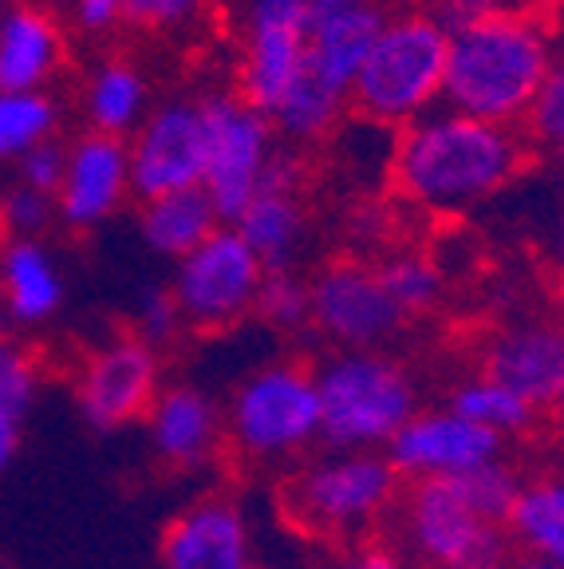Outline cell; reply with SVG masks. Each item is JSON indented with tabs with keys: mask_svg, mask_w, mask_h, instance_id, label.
<instances>
[{
	"mask_svg": "<svg viewBox=\"0 0 564 569\" xmlns=\"http://www.w3.org/2000/svg\"><path fill=\"white\" fill-rule=\"evenodd\" d=\"M525 159V139L513 127L434 107L431 116L403 127L391 151V174L403 198L423 210L462 213L502 194Z\"/></svg>",
	"mask_w": 564,
	"mask_h": 569,
	"instance_id": "cell-1",
	"label": "cell"
},
{
	"mask_svg": "<svg viewBox=\"0 0 564 569\" xmlns=\"http://www.w3.org/2000/svg\"><path fill=\"white\" fill-rule=\"evenodd\" d=\"M556 40L541 17H485L450 28L442 107L482 123L513 127L530 119Z\"/></svg>",
	"mask_w": 564,
	"mask_h": 569,
	"instance_id": "cell-2",
	"label": "cell"
},
{
	"mask_svg": "<svg viewBox=\"0 0 564 569\" xmlns=\"http://www.w3.org/2000/svg\"><path fill=\"white\" fill-rule=\"evenodd\" d=\"M312 383L328 451H387L423 408L415 376L380 348H335L312 368Z\"/></svg>",
	"mask_w": 564,
	"mask_h": 569,
	"instance_id": "cell-3",
	"label": "cell"
},
{
	"mask_svg": "<svg viewBox=\"0 0 564 569\" xmlns=\"http://www.w3.org/2000/svg\"><path fill=\"white\" fill-rule=\"evenodd\" d=\"M403 479L383 451L312 455L284 479L281 507L300 533L360 542L399 507Z\"/></svg>",
	"mask_w": 564,
	"mask_h": 569,
	"instance_id": "cell-4",
	"label": "cell"
},
{
	"mask_svg": "<svg viewBox=\"0 0 564 569\" xmlns=\"http://www.w3.org/2000/svg\"><path fill=\"white\" fill-rule=\"evenodd\" d=\"M450 28L431 12L387 17L380 40L355 76L352 99L371 123L411 127L442 107Z\"/></svg>",
	"mask_w": 564,
	"mask_h": 569,
	"instance_id": "cell-5",
	"label": "cell"
},
{
	"mask_svg": "<svg viewBox=\"0 0 564 569\" xmlns=\"http://www.w3.org/2000/svg\"><path fill=\"white\" fill-rule=\"evenodd\" d=\"M225 447L249 467H284L320 443L312 368L276 360L249 372L225 403Z\"/></svg>",
	"mask_w": 564,
	"mask_h": 569,
	"instance_id": "cell-6",
	"label": "cell"
},
{
	"mask_svg": "<svg viewBox=\"0 0 564 569\" xmlns=\"http://www.w3.org/2000/svg\"><path fill=\"white\" fill-rule=\"evenodd\" d=\"M399 533L426 569H490L505 558V526L482 518L454 482H411L399 495Z\"/></svg>",
	"mask_w": 564,
	"mask_h": 569,
	"instance_id": "cell-7",
	"label": "cell"
},
{
	"mask_svg": "<svg viewBox=\"0 0 564 569\" xmlns=\"http://www.w3.org/2000/svg\"><path fill=\"white\" fill-rule=\"evenodd\" d=\"M261 284H265V266L256 261V253L233 226H218L194 253L178 261L170 293L190 329L221 332L256 309Z\"/></svg>",
	"mask_w": 564,
	"mask_h": 569,
	"instance_id": "cell-8",
	"label": "cell"
},
{
	"mask_svg": "<svg viewBox=\"0 0 564 569\" xmlns=\"http://www.w3.org/2000/svg\"><path fill=\"white\" fill-rule=\"evenodd\" d=\"M205 174L202 190L221 226H233L261 194V178L273 159V123L241 96H213L202 103Z\"/></svg>",
	"mask_w": 564,
	"mask_h": 569,
	"instance_id": "cell-9",
	"label": "cell"
},
{
	"mask_svg": "<svg viewBox=\"0 0 564 569\" xmlns=\"http://www.w3.org/2000/svg\"><path fill=\"white\" fill-rule=\"evenodd\" d=\"M245 56H241V99L261 116L309 80V0H238Z\"/></svg>",
	"mask_w": 564,
	"mask_h": 569,
	"instance_id": "cell-10",
	"label": "cell"
},
{
	"mask_svg": "<svg viewBox=\"0 0 564 569\" xmlns=\"http://www.w3.org/2000/svg\"><path fill=\"white\" fill-rule=\"evenodd\" d=\"M159 391V352L131 332L91 348L75 372V408L91 431H123V427L147 419Z\"/></svg>",
	"mask_w": 564,
	"mask_h": 569,
	"instance_id": "cell-11",
	"label": "cell"
},
{
	"mask_svg": "<svg viewBox=\"0 0 564 569\" xmlns=\"http://www.w3.org/2000/svg\"><path fill=\"white\" fill-rule=\"evenodd\" d=\"M505 439L462 419L454 408H419L387 443V459L403 482H450L497 462Z\"/></svg>",
	"mask_w": 564,
	"mask_h": 569,
	"instance_id": "cell-12",
	"label": "cell"
},
{
	"mask_svg": "<svg viewBox=\"0 0 564 569\" xmlns=\"http://www.w3.org/2000/svg\"><path fill=\"white\" fill-rule=\"evenodd\" d=\"M131 159V190L150 202V198L178 194V190L202 187L205 174V123L202 103H174L159 107L147 123H139Z\"/></svg>",
	"mask_w": 564,
	"mask_h": 569,
	"instance_id": "cell-13",
	"label": "cell"
},
{
	"mask_svg": "<svg viewBox=\"0 0 564 569\" xmlns=\"http://www.w3.org/2000/svg\"><path fill=\"white\" fill-rule=\"evenodd\" d=\"M312 329L335 348H375L391 340L403 325L399 309L387 301L375 269L355 261H335L309 281Z\"/></svg>",
	"mask_w": 564,
	"mask_h": 569,
	"instance_id": "cell-14",
	"label": "cell"
},
{
	"mask_svg": "<svg viewBox=\"0 0 564 569\" xmlns=\"http://www.w3.org/2000/svg\"><path fill=\"white\" fill-rule=\"evenodd\" d=\"M162 569H261L245 510L230 495H202L174 515L159 542Z\"/></svg>",
	"mask_w": 564,
	"mask_h": 569,
	"instance_id": "cell-15",
	"label": "cell"
},
{
	"mask_svg": "<svg viewBox=\"0 0 564 569\" xmlns=\"http://www.w3.org/2000/svg\"><path fill=\"white\" fill-rule=\"evenodd\" d=\"M150 451L174 471H198L225 447V411L198 383H170L147 411Z\"/></svg>",
	"mask_w": 564,
	"mask_h": 569,
	"instance_id": "cell-16",
	"label": "cell"
},
{
	"mask_svg": "<svg viewBox=\"0 0 564 569\" xmlns=\"http://www.w3.org/2000/svg\"><path fill=\"white\" fill-rule=\"evenodd\" d=\"M482 372L517 391L533 408H553L564 388V325L521 320L502 329L485 348Z\"/></svg>",
	"mask_w": 564,
	"mask_h": 569,
	"instance_id": "cell-17",
	"label": "cell"
},
{
	"mask_svg": "<svg viewBox=\"0 0 564 569\" xmlns=\"http://www.w3.org/2000/svg\"><path fill=\"white\" fill-rule=\"evenodd\" d=\"M131 190V159L123 139L111 134H88L68 151L63 187L56 190V210L75 230H91L119 210Z\"/></svg>",
	"mask_w": 564,
	"mask_h": 569,
	"instance_id": "cell-18",
	"label": "cell"
},
{
	"mask_svg": "<svg viewBox=\"0 0 564 569\" xmlns=\"http://www.w3.org/2000/svg\"><path fill=\"white\" fill-rule=\"evenodd\" d=\"M391 12L380 0H360L352 9L309 20V76L335 99H348L363 60L371 56Z\"/></svg>",
	"mask_w": 564,
	"mask_h": 569,
	"instance_id": "cell-19",
	"label": "cell"
},
{
	"mask_svg": "<svg viewBox=\"0 0 564 569\" xmlns=\"http://www.w3.org/2000/svg\"><path fill=\"white\" fill-rule=\"evenodd\" d=\"M4 312L17 325H44L63 305V277L40 238H9L0 249Z\"/></svg>",
	"mask_w": 564,
	"mask_h": 569,
	"instance_id": "cell-20",
	"label": "cell"
},
{
	"mask_svg": "<svg viewBox=\"0 0 564 569\" xmlns=\"http://www.w3.org/2000/svg\"><path fill=\"white\" fill-rule=\"evenodd\" d=\"M505 538L521 550V558L548 569H564V475L521 479L505 518Z\"/></svg>",
	"mask_w": 564,
	"mask_h": 569,
	"instance_id": "cell-21",
	"label": "cell"
},
{
	"mask_svg": "<svg viewBox=\"0 0 564 569\" xmlns=\"http://www.w3.org/2000/svg\"><path fill=\"white\" fill-rule=\"evenodd\" d=\"M60 63V32L36 9L0 17V91H40Z\"/></svg>",
	"mask_w": 564,
	"mask_h": 569,
	"instance_id": "cell-22",
	"label": "cell"
},
{
	"mask_svg": "<svg viewBox=\"0 0 564 569\" xmlns=\"http://www.w3.org/2000/svg\"><path fill=\"white\" fill-rule=\"evenodd\" d=\"M233 230L256 253L265 273H292V261L304 246V206L296 190H261L233 222Z\"/></svg>",
	"mask_w": 564,
	"mask_h": 569,
	"instance_id": "cell-23",
	"label": "cell"
},
{
	"mask_svg": "<svg viewBox=\"0 0 564 569\" xmlns=\"http://www.w3.org/2000/svg\"><path fill=\"white\" fill-rule=\"evenodd\" d=\"M142 238L147 246L159 253V258H174L182 261L185 253H194L205 238L221 226L218 210L205 198L202 187L194 190H178V194H162L150 198L142 206Z\"/></svg>",
	"mask_w": 564,
	"mask_h": 569,
	"instance_id": "cell-24",
	"label": "cell"
},
{
	"mask_svg": "<svg viewBox=\"0 0 564 569\" xmlns=\"http://www.w3.org/2000/svg\"><path fill=\"white\" fill-rule=\"evenodd\" d=\"M446 408H454L462 419H470V423H477L482 431H490L497 439L525 436L537 423V408L533 403H525L517 391L490 380L485 372L470 376V380H462L459 388L450 391Z\"/></svg>",
	"mask_w": 564,
	"mask_h": 569,
	"instance_id": "cell-25",
	"label": "cell"
},
{
	"mask_svg": "<svg viewBox=\"0 0 564 569\" xmlns=\"http://www.w3.org/2000/svg\"><path fill=\"white\" fill-rule=\"evenodd\" d=\"M142 107H147V83L134 68L127 63H107L95 71L88 91V116L95 123L99 134H119L134 131L142 119Z\"/></svg>",
	"mask_w": 564,
	"mask_h": 569,
	"instance_id": "cell-26",
	"label": "cell"
},
{
	"mask_svg": "<svg viewBox=\"0 0 564 569\" xmlns=\"http://www.w3.org/2000/svg\"><path fill=\"white\" fill-rule=\"evenodd\" d=\"M56 131V107L44 91H0V159H24Z\"/></svg>",
	"mask_w": 564,
	"mask_h": 569,
	"instance_id": "cell-27",
	"label": "cell"
},
{
	"mask_svg": "<svg viewBox=\"0 0 564 569\" xmlns=\"http://www.w3.org/2000/svg\"><path fill=\"white\" fill-rule=\"evenodd\" d=\"M387 301L399 309V317H419V312L434 309L442 297V273L434 261L419 258V253H399V258L383 261L375 269Z\"/></svg>",
	"mask_w": 564,
	"mask_h": 569,
	"instance_id": "cell-28",
	"label": "cell"
},
{
	"mask_svg": "<svg viewBox=\"0 0 564 569\" xmlns=\"http://www.w3.org/2000/svg\"><path fill=\"white\" fill-rule=\"evenodd\" d=\"M340 111H344V99H335L332 91H324L309 76V80L300 83V88L276 107L273 116H269V123H273V131H281L284 139H292V142H316L320 134L332 131Z\"/></svg>",
	"mask_w": 564,
	"mask_h": 569,
	"instance_id": "cell-29",
	"label": "cell"
},
{
	"mask_svg": "<svg viewBox=\"0 0 564 569\" xmlns=\"http://www.w3.org/2000/svg\"><path fill=\"white\" fill-rule=\"evenodd\" d=\"M44 372H40V356L20 337L0 332V411L24 419V411L40 400Z\"/></svg>",
	"mask_w": 564,
	"mask_h": 569,
	"instance_id": "cell-30",
	"label": "cell"
},
{
	"mask_svg": "<svg viewBox=\"0 0 564 569\" xmlns=\"http://www.w3.org/2000/svg\"><path fill=\"white\" fill-rule=\"evenodd\" d=\"M253 312L276 332H304L312 325L309 281H300L296 273H265Z\"/></svg>",
	"mask_w": 564,
	"mask_h": 569,
	"instance_id": "cell-31",
	"label": "cell"
},
{
	"mask_svg": "<svg viewBox=\"0 0 564 569\" xmlns=\"http://www.w3.org/2000/svg\"><path fill=\"white\" fill-rule=\"evenodd\" d=\"M450 482L462 490V498H466L477 515L490 518V522H497V526H505L513 498H517V490H521V475L513 471L505 459L485 462V467H477V471L462 475V479H450Z\"/></svg>",
	"mask_w": 564,
	"mask_h": 569,
	"instance_id": "cell-32",
	"label": "cell"
},
{
	"mask_svg": "<svg viewBox=\"0 0 564 569\" xmlns=\"http://www.w3.org/2000/svg\"><path fill=\"white\" fill-rule=\"evenodd\" d=\"M530 131H533V139H537L548 154H556V162L564 167V52H556L545 88H541L537 103H533Z\"/></svg>",
	"mask_w": 564,
	"mask_h": 569,
	"instance_id": "cell-33",
	"label": "cell"
},
{
	"mask_svg": "<svg viewBox=\"0 0 564 569\" xmlns=\"http://www.w3.org/2000/svg\"><path fill=\"white\" fill-rule=\"evenodd\" d=\"M182 329H185V320H182V312H178L174 293H170V289H159V284L142 289L139 301H134V332L131 337H139L142 345L159 352V348H167Z\"/></svg>",
	"mask_w": 564,
	"mask_h": 569,
	"instance_id": "cell-34",
	"label": "cell"
},
{
	"mask_svg": "<svg viewBox=\"0 0 564 569\" xmlns=\"http://www.w3.org/2000/svg\"><path fill=\"white\" fill-rule=\"evenodd\" d=\"M0 206H4V230H9V238H40L56 213V198L40 194L32 187L9 190V194L0 198Z\"/></svg>",
	"mask_w": 564,
	"mask_h": 569,
	"instance_id": "cell-35",
	"label": "cell"
},
{
	"mask_svg": "<svg viewBox=\"0 0 564 569\" xmlns=\"http://www.w3.org/2000/svg\"><path fill=\"white\" fill-rule=\"evenodd\" d=\"M426 4H431V17H439L446 28L485 17H537L545 9V0H426Z\"/></svg>",
	"mask_w": 564,
	"mask_h": 569,
	"instance_id": "cell-36",
	"label": "cell"
},
{
	"mask_svg": "<svg viewBox=\"0 0 564 569\" xmlns=\"http://www.w3.org/2000/svg\"><path fill=\"white\" fill-rule=\"evenodd\" d=\"M63 170H68V151H63L60 142H40V147H32V151L20 159V187H32L40 190V194H52L63 187Z\"/></svg>",
	"mask_w": 564,
	"mask_h": 569,
	"instance_id": "cell-37",
	"label": "cell"
},
{
	"mask_svg": "<svg viewBox=\"0 0 564 569\" xmlns=\"http://www.w3.org/2000/svg\"><path fill=\"white\" fill-rule=\"evenodd\" d=\"M332 569H411V566H406L403 553L383 542H352L335 558Z\"/></svg>",
	"mask_w": 564,
	"mask_h": 569,
	"instance_id": "cell-38",
	"label": "cell"
},
{
	"mask_svg": "<svg viewBox=\"0 0 564 569\" xmlns=\"http://www.w3.org/2000/svg\"><path fill=\"white\" fill-rule=\"evenodd\" d=\"M127 17L139 24H178V20L194 17L202 0H123Z\"/></svg>",
	"mask_w": 564,
	"mask_h": 569,
	"instance_id": "cell-39",
	"label": "cell"
},
{
	"mask_svg": "<svg viewBox=\"0 0 564 569\" xmlns=\"http://www.w3.org/2000/svg\"><path fill=\"white\" fill-rule=\"evenodd\" d=\"M123 12H127L123 0H75V17H80V24L91 28V32L111 28Z\"/></svg>",
	"mask_w": 564,
	"mask_h": 569,
	"instance_id": "cell-40",
	"label": "cell"
},
{
	"mask_svg": "<svg viewBox=\"0 0 564 569\" xmlns=\"http://www.w3.org/2000/svg\"><path fill=\"white\" fill-rule=\"evenodd\" d=\"M17 447H20V419L9 416V411H0V475L9 471V462L17 459Z\"/></svg>",
	"mask_w": 564,
	"mask_h": 569,
	"instance_id": "cell-41",
	"label": "cell"
},
{
	"mask_svg": "<svg viewBox=\"0 0 564 569\" xmlns=\"http://www.w3.org/2000/svg\"><path fill=\"white\" fill-rule=\"evenodd\" d=\"M548 266H553V273L564 284V202L556 206L553 226H548Z\"/></svg>",
	"mask_w": 564,
	"mask_h": 569,
	"instance_id": "cell-42",
	"label": "cell"
},
{
	"mask_svg": "<svg viewBox=\"0 0 564 569\" xmlns=\"http://www.w3.org/2000/svg\"><path fill=\"white\" fill-rule=\"evenodd\" d=\"M352 4H360V0H309V20L332 17V12H344Z\"/></svg>",
	"mask_w": 564,
	"mask_h": 569,
	"instance_id": "cell-43",
	"label": "cell"
},
{
	"mask_svg": "<svg viewBox=\"0 0 564 569\" xmlns=\"http://www.w3.org/2000/svg\"><path fill=\"white\" fill-rule=\"evenodd\" d=\"M490 569H548V566H537V561H530V558H502Z\"/></svg>",
	"mask_w": 564,
	"mask_h": 569,
	"instance_id": "cell-44",
	"label": "cell"
},
{
	"mask_svg": "<svg viewBox=\"0 0 564 569\" xmlns=\"http://www.w3.org/2000/svg\"><path fill=\"white\" fill-rule=\"evenodd\" d=\"M553 408H556V416L564 419V388H561V396H556V400H553Z\"/></svg>",
	"mask_w": 564,
	"mask_h": 569,
	"instance_id": "cell-45",
	"label": "cell"
},
{
	"mask_svg": "<svg viewBox=\"0 0 564 569\" xmlns=\"http://www.w3.org/2000/svg\"><path fill=\"white\" fill-rule=\"evenodd\" d=\"M9 238V230H4V206H0V241Z\"/></svg>",
	"mask_w": 564,
	"mask_h": 569,
	"instance_id": "cell-46",
	"label": "cell"
},
{
	"mask_svg": "<svg viewBox=\"0 0 564 569\" xmlns=\"http://www.w3.org/2000/svg\"><path fill=\"white\" fill-rule=\"evenodd\" d=\"M0 312H4V289H0Z\"/></svg>",
	"mask_w": 564,
	"mask_h": 569,
	"instance_id": "cell-47",
	"label": "cell"
},
{
	"mask_svg": "<svg viewBox=\"0 0 564 569\" xmlns=\"http://www.w3.org/2000/svg\"><path fill=\"white\" fill-rule=\"evenodd\" d=\"M0 569H9V566H0Z\"/></svg>",
	"mask_w": 564,
	"mask_h": 569,
	"instance_id": "cell-48",
	"label": "cell"
}]
</instances>
